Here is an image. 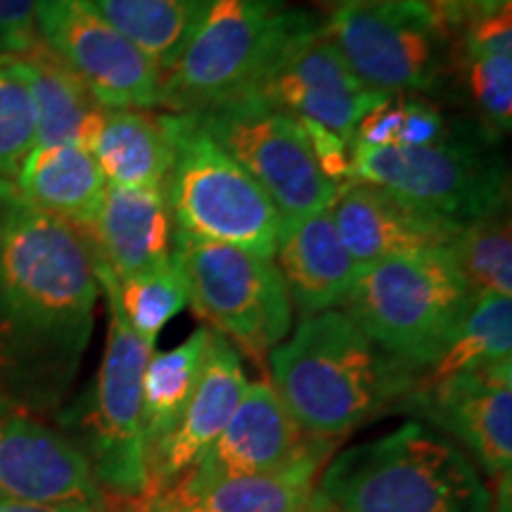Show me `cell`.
<instances>
[{
    "label": "cell",
    "mask_w": 512,
    "mask_h": 512,
    "mask_svg": "<svg viewBox=\"0 0 512 512\" xmlns=\"http://www.w3.org/2000/svg\"><path fill=\"white\" fill-rule=\"evenodd\" d=\"M98 290L79 230L0 185V373L10 389L50 401L67 387L91 339Z\"/></svg>",
    "instance_id": "6da1fadb"
},
{
    "label": "cell",
    "mask_w": 512,
    "mask_h": 512,
    "mask_svg": "<svg viewBox=\"0 0 512 512\" xmlns=\"http://www.w3.org/2000/svg\"><path fill=\"white\" fill-rule=\"evenodd\" d=\"M271 387L306 434L337 441L411 392L413 377L332 309L299 320L271 354Z\"/></svg>",
    "instance_id": "7a4b0ae2"
},
{
    "label": "cell",
    "mask_w": 512,
    "mask_h": 512,
    "mask_svg": "<svg viewBox=\"0 0 512 512\" xmlns=\"http://www.w3.org/2000/svg\"><path fill=\"white\" fill-rule=\"evenodd\" d=\"M316 491L328 512H491L475 463L422 422L339 451Z\"/></svg>",
    "instance_id": "3957f363"
},
{
    "label": "cell",
    "mask_w": 512,
    "mask_h": 512,
    "mask_svg": "<svg viewBox=\"0 0 512 512\" xmlns=\"http://www.w3.org/2000/svg\"><path fill=\"white\" fill-rule=\"evenodd\" d=\"M320 24L287 0H209L162 76L159 107L200 114L249 93L266 69Z\"/></svg>",
    "instance_id": "277c9868"
},
{
    "label": "cell",
    "mask_w": 512,
    "mask_h": 512,
    "mask_svg": "<svg viewBox=\"0 0 512 512\" xmlns=\"http://www.w3.org/2000/svg\"><path fill=\"white\" fill-rule=\"evenodd\" d=\"M448 249L361 266L339 311L413 384L456 335L475 302Z\"/></svg>",
    "instance_id": "5b68a950"
},
{
    "label": "cell",
    "mask_w": 512,
    "mask_h": 512,
    "mask_svg": "<svg viewBox=\"0 0 512 512\" xmlns=\"http://www.w3.org/2000/svg\"><path fill=\"white\" fill-rule=\"evenodd\" d=\"M351 181L392 192L456 226L508 209L510 200L508 164L489 143V128L463 124L434 145H354Z\"/></svg>",
    "instance_id": "8992f818"
},
{
    "label": "cell",
    "mask_w": 512,
    "mask_h": 512,
    "mask_svg": "<svg viewBox=\"0 0 512 512\" xmlns=\"http://www.w3.org/2000/svg\"><path fill=\"white\" fill-rule=\"evenodd\" d=\"M174 145L164 183L171 221L192 238L273 259L283 221L264 190L209 136L195 114H162Z\"/></svg>",
    "instance_id": "52a82bcc"
},
{
    "label": "cell",
    "mask_w": 512,
    "mask_h": 512,
    "mask_svg": "<svg viewBox=\"0 0 512 512\" xmlns=\"http://www.w3.org/2000/svg\"><path fill=\"white\" fill-rule=\"evenodd\" d=\"M458 29L427 0H389L320 19L356 79L389 98L437 93L458 67Z\"/></svg>",
    "instance_id": "ba28073f"
},
{
    "label": "cell",
    "mask_w": 512,
    "mask_h": 512,
    "mask_svg": "<svg viewBox=\"0 0 512 512\" xmlns=\"http://www.w3.org/2000/svg\"><path fill=\"white\" fill-rule=\"evenodd\" d=\"M188 302L235 349L264 363L292 332V302L273 259L174 230L171 252Z\"/></svg>",
    "instance_id": "9c48e42d"
},
{
    "label": "cell",
    "mask_w": 512,
    "mask_h": 512,
    "mask_svg": "<svg viewBox=\"0 0 512 512\" xmlns=\"http://www.w3.org/2000/svg\"><path fill=\"white\" fill-rule=\"evenodd\" d=\"M107 349L86 411V456L107 512L114 503L140 512L150 494L143 444V375L155 344L145 342L107 297Z\"/></svg>",
    "instance_id": "30bf717a"
},
{
    "label": "cell",
    "mask_w": 512,
    "mask_h": 512,
    "mask_svg": "<svg viewBox=\"0 0 512 512\" xmlns=\"http://www.w3.org/2000/svg\"><path fill=\"white\" fill-rule=\"evenodd\" d=\"M195 117L264 190L283 228L335 200L339 188L320 171L304 126L290 114L259 100L235 98Z\"/></svg>",
    "instance_id": "8fae6325"
},
{
    "label": "cell",
    "mask_w": 512,
    "mask_h": 512,
    "mask_svg": "<svg viewBox=\"0 0 512 512\" xmlns=\"http://www.w3.org/2000/svg\"><path fill=\"white\" fill-rule=\"evenodd\" d=\"M38 41L105 110H155L162 69L86 0H36Z\"/></svg>",
    "instance_id": "7c38bea8"
},
{
    "label": "cell",
    "mask_w": 512,
    "mask_h": 512,
    "mask_svg": "<svg viewBox=\"0 0 512 512\" xmlns=\"http://www.w3.org/2000/svg\"><path fill=\"white\" fill-rule=\"evenodd\" d=\"M242 98L264 102L354 143L361 119L389 100V95L363 86L318 24L283 50Z\"/></svg>",
    "instance_id": "4fadbf2b"
},
{
    "label": "cell",
    "mask_w": 512,
    "mask_h": 512,
    "mask_svg": "<svg viewBox=\"0 0 512 512\" xmlns=\"http://www.w3.org/2000/svg\"><path fill=\"white\" fill-rule=\"evenodd\" d=\"M0 498L5 501L83 505L107 512V498L72 439L29 413L22 401L0 394Z\"/></svg>",
    "instance_id": "5bb4252c"
},
{
    "label": "cell",
    "mask_w": 512,
    "mask_h": 512,
    "mask_svg": "<svg viewBox=\"0 0 512 512\" xmlns=\"http://www.w3.org/2000/svg\"><path fill=\"white\" fill-rule=\"evenodd\" d=\"M335 441L316 439L294 422L271 382L247 384L219 439L183 479L211 482L223 477L278 475L330 458Z\"/></svg>",
    "instance_id": "9a60e30c"
},
{
    "label": "cell",
    "mask_w": 512,
    "mask_h": 512,
    "mask_svg": "<svg viewBox=\"0 0 512 512\" xmlns=\"http://www.w3.org/2000/svg\"><path fill=\"white\" fill-rule=\"evenodd\" d=\"M394 408L432 420L463 441L491 477L510 475L512 465V361L415 384Z\"/></svg>",
    "instance_id": "2e32d148"
},
{
    "label": "cell",
    "mask_w": 512,
    "mask_h": 512,
    "mask_svg": "<svg viewBox=\"0 0 512 512\" xmlns=\"http://www.w3.org/2000/svg\"><path fill=\"white\" fill-rule=\"evenodd\" d=\"M328 211L358 268L448 249L463 228L361 181L344 183Z\"/></svg>",
    "instance_id": "e0dca14e"
},
{
    "label": "cell",
    "mask_w": 512,
    "mask_h": 512,
    "mask_svg": "<svg viewBox=\"0 0 512 512\" xmlns=\"http://www.w3.org/2000/svg\"><path fill=\"white\" fill-rule=\"evenodd\" d=\"M247 384L240 351L226 337L211 330L200 380L192 389L188 406L176 422L174 432L147 458V477H150L147 501L159 491L174 486L200 463L228 425L230 415L245 396Z\"/></svg>",
    "instance_id": "ac0fdd59"
},
{
    "label": "cell",
    "mask_w": 512,
    "mask_h": 512,
    "mask_svg": "<svg viewBox=\"0 0 512 512\" xmlns=\"http://www.w3.org/2000/svg\"><path fill=\"white\" fill-rule=\"evenodd\" d=\"M174 230L164 190L107 185L93 223L79 233L91 247L93 264L121 280L171 264Z\"/></svg>",
    "instance_id": "d6986e66"
},
{
    "label": "cell",
    "mask_w": 512,
    "mask_h": 512,
    "mask_svg": "<svg viewBox=\"0 0 512 512\" xmlns=\"http://www.w3.org/2000/svg\"><path fill=\"white\" fill-rule=\"evenodd\" d=\"M273 264L302 318L339 309L358 273L328 209L283 228Z\"/></svg>",
    "instance_id": "ffe728a7"
},
{
    "label": "cell",
    "mask_w": 512,
    "mask_h": 512,
    "mask_svg": "<svg viewBox=\"0 0 512 512\" xmlns=\"http://www.w3.org/2000/svg\"><path fill=\"white\" fill-rule=\"evenodd\" d=\"M320 463L278 475L223 477L211 482L178 479L140 512H328L316 491Z\"/></svg>",
    "instance_id": "44dd1931"
},
{
    "label": "cell",
    "mask_w": 512,
    "mask_h": 512,
    "mask_svg": "<svg viewBox=\"0 0 512 512\" xmlns=\"http://www.w3.org/2000/svg\"><path fill=\"white\" fill-rule=\"evenodd\" d=\"M0 64L27 86L36 112V145H83L91 150L105 107L50 50L36 41Z\"/></svg>",
    "instance_id": "7402d4cb"
},
{
    "label": "cell",
    "mask_w": 512,
    "mask_h": 512,
    "mask_svg": "<svg viewBox=\"0 0 512 512\" xmlns=\"http://www.w3.org/2000/svg\"><path fill=\"white\" fill-rule=\"evenodd\" d=\"M107 183L83 145L34 147L19 169L15 192L38 211L86 230L98 214Z\"/></svg>",
    "instance_id": "603a6c76"
},
{
    "label": "cell",
    "mask_w": 512,
    "mask_h": 512,
    "mask_svg": "<svg viewBox=\"0 0 512 512\" xmlns=\"http://www.w3.org/2000/svg\"><path fill=\"white\" fill-rule=\"evenodd\" d=\"M91 152L107 185L164 190L174 145L162 114L152 110H105Z\"/></svg>",
    "instance_id": "cb8c5ba5"
},
{
    "label": "cell",
    "mask_w": 512,
    "mask_h": 512,
    "mask_svg": "<svg viewBox=\"0 0 512 512\" xmlns=\"http://www.w3.org/2000/svg\"><path fill=\"white\" fill-rule=\"evenodd\" d=\"M458 62L486 128L508 133L512 124V5L460 24Z\"/></svg>",
    "instance_id": "d4e9b609"
},
{
    "label": "cell",
    "mask_w": 512,
    "mask_h": 512,
    "mask_svg": "<svg viewBox=\"0 0 512 512\" xmlns=\"http://www.w3.org/2000/svg\"><path fill=\"white\" fill-rule=\"evenodd\" d=\"M211 330L197 328L174 349L155 351L143 375V444L145 460L174 432L200 380Z\"/></svg>",
    "instance_id": "484cf974"
},
{
    "label": "cell",
    "mask_w": 512,
    "mask_h": 512,
    "mask_svg": "<svg viewBox=\"0 0 512 512\" xmlns=\"http://www.w3.org/2000/svg\"><path fill=\"white\" fill-rule=\"evenodd\" d=\"M512 297L503 294H477L456 335L441 351L432 368H427L415 384L446 380L451 375L477 373V370L512 361ZM413 384V387H415Z\"/></svg>",
    "instance_id": "4316f807"
},
{
    "label": "cell",
    "mask_w": 512,
    "mask_h": 512,
    "mask_svg": "<svg viewBox=\"0 0 512 512\" xmlns=\"http://www.w3.org/2000/svg\"><path fill=\"white\" fill-rule=\"evenodd\" d=\"M121 34L169 72L209 0H86Z\"/></svg>",
    "instance_id": "83f0119b"
},
{
    "label": "cell",
    "mask_w": 512,
    "mask_h": 512,
    "mask_svg": "<svg viewBox=\"0 0 512 512\" xmlns=\"http://www.w3.org/2000/svg\"><path fill=\"white\" fill-rule=\"evenodd\" d=\"M93 268L98 275V285L105 290V297H110L119 306L126 323L136 330L138 337L150 344H155L166 323L190 304L174 261L121 280L102 266L93 264Z\"/></svg>",
    "instance_id": "f1b7e54d"
},
{
    "label": "cell",
    "mask_w": 512,
    "mask_h": 512,
    "mask_svg": "<svg viewBox=\"0 0 512 512\" xmlns=\"http://www.w3.org/2000/svg\"><path fill=\"white\" fill-rule=\"evenodd\" d=\"M463 278L475 294L512 297V233L508 209L467 223L448 245Z\"/></svg>",
    "instance_id": "f546056e"
},
{
    "label": "cell",
    "mask_w": 512,
    "mask_h": 512,
    "mask_svg": "<svg viewBox=\"0 0 512 512\" xmlns=\"http://www.w3.org/2000/svg\"><path fill=\"white\" fill-rule=\"evenodd\" d=\"M34 145V102L27 86L0 64V185H15Z\"/></svg>",
    "instance_id": "4dcf8cb0"
},
{
    "label": "cell",
    "mask_w": 512,
    "mask_h": 512,
    "mask_svg": "<svg viewBox=\"0 0 512 512\" xmlns=\"http://www.w3.org/2000/svg\"><path fill=\"white\" fill-rule=\"evenodd\" d=\"M401 100V126L394 145L420 147L434 145L444 140L453 126L448 124L446 114L439 107L430 105L420 98H399Z\"/></svg>",
    "instance_id": "1f68e13d"
},
{
    "label": "cell",
    "mask_w": 512,
    "mask_h": 512,
    "mask_svg": "<svg viewBox=\"0 0 512 512\" xmlns=\"http://www.w3.org/2000/svg\"><path fill=\"white\" fill-rule=\"evenodd\" d=\"M36 41V0H0V55H19Z\"/></svg>",
    "instance_id": "d6a6232c"
},
{
    "label": "cell",
    "mask_w": 512,
    "mask_h": 512,
    "mask_svg": "<svg viewBox=\"0 0 512 512\" xmlns=\"http://www.w3.org/2000/svg\"><path fill=\"white\" fill-rule=\"evenodd\" d=\"M401 126V100L389 98L368 112L356 126L354 145L361 147H387L396 143Z\"/></svg>",
    "instance_id": "836d02e7"
},
{
    "label": "cell",
    "mask_w": 512,
    "mask_h": 512,
    "mask_svg": "<svg viewBox=\"0 0 512 512\" xmlns=\"http://www.w3.org/2000/svg\"><path fill=\"white\" fill-rule=\"evenodd\" d=\"M316 3L318 8L328 10V12H337V10H349V8H363V5H377V3H389V0H311ZM427 3L437 5V8L444 12V15L456 22L458 27L465 22V12L460 10V5L456 0H427Z\"/></svg>",
    "instance_id": "e575fe53"
},
{
    "label": "cell",
    "mask_w": 512,
    "mask_h": 512,
    "mask_svg": "<svg viewBox=\"0 0 512 512\" xmlns=\"http://www.w3.org/2000/svg\"><path fill=\"white\" fill-rule=\"evenodd\" d=\"M0 512H98L83 505H46V503H24V501H5L0 498Z\"/></svg>",
    "instance_id": "d590c367"
},
{
    "label": "cell",
    "mask_w": 512,
    "mask_h": 512,
    "mask_svg": "<svg viewBox=\"0 0 512 512\" xmlns=\"http://www.w3.org/2000/svg\"><path fill=\"white\" fill-rule=\"evenodd\" d=\"M465 17L470 15H489V12H498L503 8H510L512 0H456Z\"/></svg>",
    "instance_id": "8d00e7d4"
}]
</instances>
